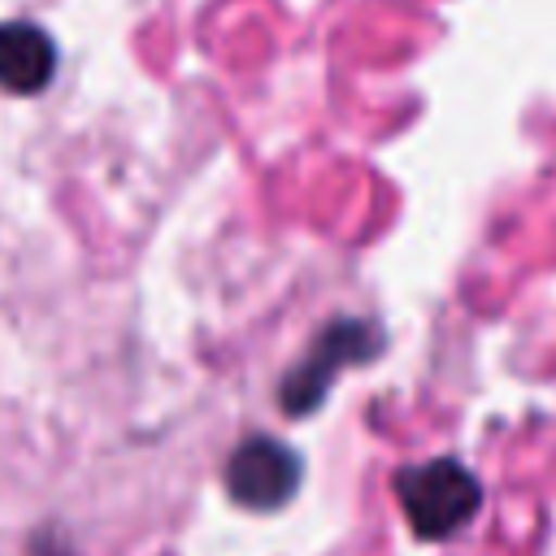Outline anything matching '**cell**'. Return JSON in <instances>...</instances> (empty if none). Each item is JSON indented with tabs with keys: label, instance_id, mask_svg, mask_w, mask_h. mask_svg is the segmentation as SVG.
I'll return each mask as SVG.
<instances>
[{
	"label": "cell",
	"instance_id": "1",
	"mask_svg": "<svg viewBox=\"0 0 556 556\" xmlns=\"http://www.w3.org/2000/svg\"><path fill=\"white\" fill-rule=\"evenodd\" d=\"M395 500L417 539H452L482 508V486L460 460L434 456L395 473Z\"/></svg>",
	"mask_w": 556,
	"mask_h": 556
},
{
	"label": "cell",
	"instance_id": "2",
	"mask_svg": "<svg viewBox=\"0 0 556 556\" xmlns=\"http://www.w3.org/2000/svg\"><path fill=\"white\" fill-rule=\"evenodd\" d=\"M300 473L304 465L287 443H278L274 434H248L226 460V491L252 513H274L295 495Z\"/></svg>",
	"mask_w": 556,
	"mask_h": 556
},
{
	"label": "cell",
	"instance_id": "3",
	"mask_svg": "<svg viewBox=\"0 0 556 556\" xmlns=\"http://www.w3.org/2000/svg\"><path fill=\"white\" fill-rule=\"evenodd\" d=\"M378 352V330L365 326V321H334L317 348L308 352V361L300 369L287 374V387H282V404L291 413H304L308 404L321 400V391L330 387V369L343 365V361H365Z\"/></svg>",
	"mask_w": 556,
	"mask_h": 556
},
{
	"label": "cell",
	"instance_id": "4",
	"mask_svg": "<svg viewBox=\"0 0 556 556\" xmlns=\"http://www.w3.org/2000/svg\"><path fill=\"white\" fill-rule=\"evenodd\" d=\"M56 70V48L35 22H0V91L35 96Z\"/></svg>",
	"mask_w": 556,
	"mask_h": 556
}]
</instances>
